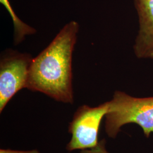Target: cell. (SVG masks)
Masks as SVG:
<instances>
[{"instance_id": "cell-2", "label": "cell", "mask_w": 153, "mask_h": 153, "mask_svg": "<svg viewBox=\"0 0 153 153\" xmlns=\"http://www.w3.org/2000/svg\"><path fill=\"white\" fill-rule=\"evenodd\" d=\"M108 103L105 129L109 137L115 138L121 128L129 123L140 126L147 137L153 133V97L136 98L116 91Z\"/></svg>"}, {"instance_id": "cell-1", "label": "cell", "mask_w": 153, "mask_h": 153, "mask_svg": "<svg viewBox=\"0 0 153 153\" xmlns=\"http://www.w3.org/2000/svg\"><path fill=\"white\" fill-rule=\"evenodd\" d=\"M79 27L77 22L68 23L48 46L33 58L26 88L73 104L72 55Z\"/></svg>"}, {"instance_id": "cell-5", "label": "cell", "mask_w": 153, "mask_h": 153, "mask_svg": "<svg viewBox=\"0 0 153 153\" xmlns=\"http://www.w3.org/2000/svg\"><path fill=\"white\" fill-rule=\"evenodd\" d=\"M138 31L133 45L137 59L153 60V0H133Z\"/></svg>"}, {"instance_id": "cell-8", "label": "cell", "mask_w": 153, "mask_h": 153, "mask_svg": "<svg viewBox=\"0 0 153 153\" xmlns=\"http://www.w3.org/2000/svg\"><path fill=\"white\" fill-rule=\"evenodd\" d=\"M0 153H40L37 150H33L30 151H18L10 149H1Z\"/></svg>"}, {"instance_id": "cell-3", "label": "cell", "mask_w": 153, "mask_h": 153, "mask_svg": "<svg viewBox=\"0 0 153 153\" xmlns=\"http://www.w3.org/2000/svg\"><path fill=\"white\" fill-rule=\"evenodd\" d=\"M108 108L107 102L95 107L83 105L77 109L69 126L71 138L67 150H90L98 146L100 125Z\"/></svg>"}, {"instance_id": "cell-6", "label": "cell", "mask_w": 153, "mask_h": 153, "mask_svg": "<svg viewBox=\"0 0 153 153\" xmlns=\"http://www.w3.org/2000/svg\"><path fill=\"white\" fill-rule=\"evenodd\" d=\"M0 3L4 6L11 16L14 27V40L15 44H19L25 39L26 36L33 35L36 33V30L35 28L22 22L16 16L9 0H0Z\"/></svg>"}, {"instance_id": "cell-4", "label": "cell", "mask_w": 153, "mask_h": 153, "mask_svg": "<svg viewBox=\"0 0 153 153\" xmlns=\"http://www.w3.org/2000/svg\"><path fill=\"white\" fill-rule=\"evenodd\" d=\"M33 58L12 49L4 52L0 60V112L16 93L27 88Z\"/></svg>"}, {"instance_id": "cell-7", "label": "cell", "mask_w": 153, "mask_h": 153, "mask_svg": "<svg viewBox=\"0 0 153 153\" xmlns=\"http://www.w3.org/2000/svg\"><path fill=\"white\" fill-rule=\"evenodd\" d=\"M83 153H109L105 149V140H102L99 143L97 148L93 149L84 150Z\"/></svg>"}]
</instances>
